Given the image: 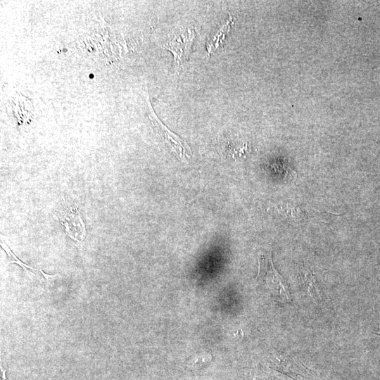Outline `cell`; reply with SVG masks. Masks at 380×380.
Returning <instances> with one entry per match:
<instances>
[{
    "instance_id": "cell-2",
    "label": "cell",
    "mask_w": 380,
    "mask_h": 380,
    "mask_svg": "<svg viewBox=\"0 0 380 380\" xmlns=\"http://www.w3.org/2000/svg\"><path fill=\"white\" fill-rule=\"evenodd\" d=\"M194 37V30L189 26H180L169 35L163 46L174 55L177 70L188 59Z\"/></svg>"
},
{
    "instance_id": "cell-5",
    "label": "cell",
    "mask_w": 380,
    "mask_h": 380,
    "mask_svg": "<svg viewBox=\"0 0 380 380\" xmlns=\"http://www.w3.org/2000/svg\"><path fill=\"white\" fill-rule=\"evenodd\" d=\"M300 277L309 296L317 305H319L322 303V296L315 276L308 271H303Z\"/></svg>"
},
{
    "instance_id": "cell-9",
    "label": "cell",
    "mask_w": 380,
    "mask_h": 380,
    "mask_svg": "<svg viewBox=\"0 0 380 380\" xmlns=\"http://www.w3.org/2000/svg\"><path fill=\"white\" fill-rule=\"evenodd\" d=\"M210 355L194 356V357L190 360V365L195 367L200 365L201 363L207 362V361L210 360Z\"/></svg>"
},
{
    "instance_id": "cell-4",
    "label": "cell",
    "mask_w": 380,
    "mask_h": 380,
    "mask_svg": "<svg viewBox=\"0 0 380 380\" xmlns=\"http://www.w3.org/2000/svg\"><path fill=\"white\" fill-rule=\"evenodd\" d=\"M59 220L65 234L81 246L86 229L78 208L75 206L69 207L61 213Z\"/></svg>"
},
{
    "instance_id": "cell-3",
    "label": "cell",
    "mask_w": 380,
    "mask_h": 380,
    "mask_svg": "<svg viewBox=\"0 0 380 380\" xmlns=\"http://www.w3.org/2000/svg\"><path fill=\"white\" fill-rule=\"evenodd\" d=\"M258 261L259 270L257 278L262 279L274 294L289 301L290 296L288 286L283 277L275 269L271 253L260 255Z\"/></svg>"
},
{
    "instance_id": "cell-10",
    "label": "cell",
    "mask_w": 380,
    "mask_h": 380,
    "mask_svg": "<svg viewBox=\"0 0 380 380\" xmlns=\"http://www.w3.org/2000/svg\"><path fill=\"white\" fill-rule=\"evenodd\" d=\"M1 379L3 380H6V371L3 369L2 366H1Z\"/></svg>"
},
{
    "instance_id": "cell-6",
    "label": "cell",
    "mask_w": 380,
    "mask_h": 380,
    "mask_svg": "<svg viewBox=\"0 0 380 380\" xmlns=\"http://www.w3.org/2000/svg\"><path fill=\"white\" fill-rule=\"evenodd\" d=\"M277 210L288 219L298 222L304 218L305 211L300 205L286 202L274 206Z\"/></svg>"
},
{
    "instance_id": "cell-7",
    "label": "cell",
    "mask_w": 380,
    "mask_h": 380,
    "mask_svg": "<svg viewBox=\"0 0 380 380\" xmlns=\"http://www.w3.org/2000/svg\"><path fill=\"white\" fill-rule=\"evenodd\" d=\"M234 20L230 17L229 20L224 25H222L214 35L213 38L208 42L207 44V50L208 53H211L215 51L219 45L222 43L224 38V36L229 30L231 25L233 24Z\"/></svg>"
},
{
    "instance_id": "cell-1",
    "label": "cell",
    "mask_w": 380,
    "mask_h": 380,
    "mask_svg": "<svg viewBox=\"0 0 380 380\" xmlns=\"http://www.w3.org/2000/svg\"><path fill=\"white\" fill-rule=\"evenodd\" d=\"M146 101L148 117L157 134H159L168 148L179 159L184 161L186 159L190 158L191 156V150L188 144L170 131L158 118L151 106L148 94H146Z\"/></svg>"
},
{
    "instance_id": "cell-8",
    "label": "cell",
    "mask_w": 380,
    "mask_h": 380,
    "mask_svg": "<svg viewBox=\"0 0 380 380\" xmlns=\"http://www.w3.org/2000/svg\"><path fill=\"white\" fill-rule=\"evenodd\" d=\"M1 248L6 251V253H7L8 255V263H16L18 264V265H20L23 269V270L28 273V271H27V269H30L32 271H34V272H40V270H37V269H35V268H33L25 263H23L21 260H20L19 258H18L15 255L14 253L11 251V249L9 248V247L5 243L4 241H2V239H1Z\"/></svg>"
}]
</instances>
